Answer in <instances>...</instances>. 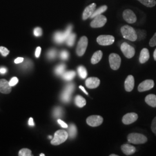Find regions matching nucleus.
<instances>
[{"label":"nucleus","instance_id":"1","mask_svg":"<svg viewBox=\"0 0 156 156\" xmlns=\"http://www.w3.org/2000/svg\"><path fill=\"white\" fill-rule=\"evenodd\" d=\"M121 33L125 39L134 42L137 40L138 37L136 31L132 27L126 25L121 28Z\"/></svg>","mask_w":156,"mask_h":156},{"label":"nucleus","instance_id":"2","mask_svg":"<svg viewBox=\"0 0 156 156\" xmlns=\"http://www.w3.org/2000/svg\"><path fill=\"white\" fill-rule=\"evenodd\" d=\"M68 137V133L64 130H58L57 131L53 139L51 140V144L53 145H59L66 142Z\"/></svg>","mask_w":156,"mask_h":156},{"label":"nucleus","instance_id":"3","mask_svg":"<svg viewBox=\"0 0 156 156\" xmlns=\"http://www.w3.org/2000/svg\"><path fill=\"white\" fill-rule=\"evenodd\" d=\"M128 142L136 145L143 144L147 141V137L143 134L139 133H131L128 135Z\"/></svg>","mask_w":156,"mask_h":156},{"label":"nucleus","instance_id":"4","mask_svg":"<svg viewBox=\"0 0 156 156\" xmlns=\"http://www.w3.org/2000/svg\"><path fill=\"white\" fill-rule=\"evenodd\" d=\"M88 45V39L86 36L82 37L78 42L76 52L78 56H83Z\"/></svg>","mask_w":156,"mask_h":156},{"label":"nucleus","instance_id":"5","mask_svg":"<svg viewBox=\"0 0 156 156\" xmlns=\"http://www.w3.org/2000/svg\"><path fill=\"white\" fill-rule=\"evenodd\" d=\"M72 28V26H69L64 33L57 32L54 36V39L56 43L62 44L65 41H66L68 36L71 33Z\"/></svg>","mask_w":156,"mask_h":156},{"label":"nucleus","instance_id":"6","mask_svg":"<svg viewBox=\"0 0 156 156\" xmlns=\"http://www.w3.org/2000/svg\"><path fill=\"white\" fill-rule=\"evenodd\" d=\"M107 22L106 17L102 15H98L93 18V20L90 23V26L92 28H101Z\"/></svg>","mask_w":156,"mask_h":156},{"label":"nucleus","instance_id":"7","mask_svg":"<svg viewBox=\"0 0 156 156\" xmlns=\"http://www.w3.org/2000/svg\"><path fill=\"white\" fill-rule=\"evenodd\" d=\"M75 89V86L73 83L68 84L62 93L61 99L64 102H68L71 97V95Z\"/></svg>","mask_w":156,"mask_h":156},{"label":"nucleus","instance_id":"8","mask_svg":"<svg viewBox=\"0 0 156 156\" xmlns=\"http://www.w3.org/2000/svg\"><path fill=\"white\" fill-rule=\"evenodd\" d=\"M120 49L122 51L124 55L128 58H131L134 57L135 50L134 48L129 45L127 42H123L120 46Z\"/></svg>","mask_w":156,"mask_h":156},{"label":"nucleus","instance_id":"9","mask_svg":"<svg viewBox=\"0 0 156 156\" xmlns=\"http://www.w3.org/2000/svg\"><path fill=\"white\" fill-rule=\"evenodd\" d=\"M97 42L99 45L108 46L112 45L115 42V38L112 35H102L97 37Z\"/></svg>","mask_w":156,"mask_h":156},{"label":"nucleus","instance_id":"10","mask_svg":"<svg viewBox=\"0 0 156 156\" xmlns=\"http://www.w3.org/2000/svg\"><path fill=\"white\" fill-rule=\"evenodd\" d=\"M110 66L112 69L117 70L121 64V57L116 53H112L109 57Z\"/></svg>","mask_w":156,"mask_h":156},{"label":"nucleus","instance_id":"11","mask_svg":"<svg viewBox=\"0 0 156 156\" xmlns=\"http://www.w3.org/2000/svg\"><path fill=\"white\" fill-rule=\"evenodd\" d=\"M87 124L91 127H97L103 122V118L98 115H93L87 117L86 120Z\"/></svg>","mask_w":156,"mask_h":156},{"label":"nucleus","instance_id":"12","mask_svg":"<svg viewBox=\"0 0 156 156\" xmlns=\"http://www.w3.org/2000/svg\"><path fill=\"white\" fill-rule=\"evenodd\" d=\"M124 20L130 24H133L136 22V16L134 12L131 9H126L123 13Z\"/></svg>","mask_w":156,"mask_h":156},{"label":"nucleus","instance_id":"13","mask_svg":"<svg viewBox=\"0 0 156 156\" xmlns=\"http://www.w3.org/2000/svg\"><path fill=\"white\" fill-rule=\"evenodd\" d=\"M154 86V81L151 79H147L140 84L138 87V90L140 92H144L153 89Z\"/></svg>","mask_w":156,"mask_h":156},{"label":"nucleus","instance_id":"14","mask_svg":"<svg viewBox=\"0 0 156 156\" xmlns=\"http://www.w3.org/2000/svg\"><path fill=\"white\" fill-rule=\"evenodd\" d=\"M138 118V116L135 113H128L126 114L122 119V122L124 124L128 125L134 123Z\"/></svg>","mask_w":156,"mask_h":156},{"label":"nucleus","instance_id":"15","mask_svg":"<svg viewBox=\"0 0 156 156\" xmlns=\"http://www.w3.org/2000/svg\"><path fill=\"white\" fill-rule=\"evenodd\" d=\"M100 84V80L95 77H90L86 80V86L87 88L93 89L98 87Z\"/></svg>","mask_w":156,"mask_h":156},{"label":"nucleus","instance_id":"16","mask_svg":"<svg viewBox=\"0 0 156 156\" xmlns=\"http://www.w3.org/2000/svg\"><path fill=\"white\" fill-rule=\"evenodd\" d=\"M96 8V4L93 3L89 6H87L84 10L82 15V19L83 20H85L89 19L93 15Z\"/></svg>","mask_w":156,"mask_h":156},{"label":"nucleus","instance_id":"17","mask_svg":"<svg viewBox=\"0 0 156 156\" xmlns=\"http://www.w3.org/2000/svg\"><path fill=\"white\" fill-rule=\"evenodd\" d=\"M12 90V86L6 79H0V92L3 94H9Z\"/></svg>","mask_w":156,"mask_h":156},{"label":"nucleus","instance_id":"18","mask_svg":"<svg viewBox=\"0 0 156 156\" xmlns=\"http://www.w3.org/2000/svg\"><path fill=\"white\" fill-rule=\"evenodd\" d=\"M134 84H135V80H134V76L131 75H128L127 78H126L124 83L125 89L128 92L131 91L134 89Z\"/></svg>","mask_w":156,"mask_h":156},{"label":"nucleus","instance_id":"19","mask_svg":"<svg viewBox=\"0 0 156 156\" xmlns=\"http://www.w3.org/2000/svg\"><path fill=\"white\" fill-rule=\"evenodd\" d=\"M121 149L124 154H125L127 156L131 155L136 151L135 147L129 144H124L122 145L121 146Z\"/></svg>","mask_w":156,"mask_h":156},{"label":"nucleus","instance_id":"20","mask_svg":"<svg viewBox=\"0 0 156 156\" xmlns=\"http://www.w3.org/2000/svg\"><path fill=\"white\" fill-rule=\"evenodd\" d=\"M150 58V54L149 50L146 48H144L141 50L140 56V62L141 64L147 62Z\"/></svg>","mask_w":156,"mask_h":156},{"label":"nucleus","instance_id":"21","mask_svg":"<svg viewBox=\"0 0 156 156\" xmlns=\"http://www.w3.org/2000/svg\"><path fill=\"white\" fill-rule=\"evenodd\" d=\"M146 103L149 106L156 108V95L154 94H149L145 98Z\"/></svg>","mask_w":156,"mask_h":156},{"label":"nucleus","instance_id":"22","mask_svg":"<svg viewBox=\"0 0 156 156\" xmlns=\"http://www.w3.org/2000/svg\"><path fill=\"white\" fill-rule=\"evenodd\" d=\"M102 55H103V53L102 51L98 50L95 51L91 57V63L93 64H96L98 62H99L102 57Z\"/></svg>","mask_w":156,"mask_h":156},{"label":"nucleus","instance_id":"23","mask_svg":"<svg viewBox=\"0 0 156 156\" xmlns=\"http://www.w3.org/2000/svg\"><path fill=\"white\" fill-rule=\"evenodd\" d=\"M75 104L79 108H83L86 104V101L80 95H76L75 98Z\"/></svg>","mask_w":156,"mask_h":156},{"label":"nucleus","instance_id":"24","mask_svg":"<svg viewBox=\"0 0 156 156\" xmlns=\"http://www.w3.org/2000/svg\"><path fill=\"white\" fill-rule=\"evenodd\" d=\"M68 136L71 139H73L76 137L77 135V128L75 125L71 124L68 127Z\"/></svg>","mask_w":156,"mask_h":156},{"label":"nucleus","instance_id":"25","mask_svg":"<svg viewBox=\"0 0 156 156\" xmlns=\"http://www.w3.org/2000/svg\"><path fill=\"white\" fill-rule=\"evenodd\" d=\"M107 9H108V6L106 5H103L101 6L98 9L95 10V11L93 13V15L91 16L90 18L91 19H93L95 17L97 16L98 15H101V13H102L106 11Z\"/></svg>","mask_w":156,"mask_h":156},{"label":"nucleus","instance_id":"26","mask_svg":"<svg viewBox=\"0 0 156 156\" xmlns=\"http://www.w3.org/2000/svg\"><path fill=\"white\" fill-rule=\"evenodd\" d=\"M76 73L73 71H69L62 74V78L66 80H71L75 76Z\"/></svg>","mask_w":156,"mask_h":156},{"label":"nucleus","instance_id":"27","mask_svg":"<svg viewBox=\"0 0 156 156\" xmlns=\"http://www.w3.org/2000/svg\"><path fill=\"white\" fill-rule=\"evenodd\" d=\"M144 5L149 8H151L156 5V0H137Z\"/></svg>","mask_w":156,"mask_h":156},{"label":"nucleus","instance_id":"28","mask_svg":"<svg viewBox=\"0 0 156 156\" xmlns=\"http://www.w3.org/2000/svg\"><path fill=\"white\" fill-rule=\"evenodd\" d=\"M76 39V34L74 33H71L66 39L67 45L69 46H73L74 45Z\"/></svg>","mask_w":156,"mask_h":156},{"label":"nucleus","instance_id":"29","mask_svg":"<svg viewBox=\"0 0 156 156\" xmlns=\"http://www.w3.org/2000/svg\"><path fill=\"white\" fill-rule=\"evenodd\" d=\"M78 72L79 75L82 79H85L87 75V70L83 66H79L78 67Z\"/></svg>","mask_w":156,"mask_h":156},{"label":"nucleus","instance_id":"30","mask_svg":"<svg viewBox=\"0 0 156 156\" xmlns=\"http://www.w3.org/2000/svg\"><path fill=\"white\" fill-rule=\"evenodd\" d=\"M65 69H66V65L64 64L59 65L56 67L55 69V73L57 75H61L64 73Z\"/></svg>","mask_w":156,"mask_h":156},{"label":"nucleus","instance_id":"31","mask_svg":"<svg viewBox=\"0 0 156 156\" xmlns=\"http://www.w3.org/2000/svg\"><path fill=\"white\" fill-rule=\"evenodd\" d=\"M19 156H31L32 152L28 149H22L19 152Z\"/></svg>","mask_w":156,"mask_h":156},{"label":"nucleus","instance_id":"32","mask_svg":"<svg viewBox=\"0 0 156 156\" xmlns=\"http://www.w3.org/2000/svg\"><path fill=\"white\" fill-rule=\"evenodd\" d=\"M62 109L60 107H57L53 111V115L56 118L61 117L62 115Z\"/></svg>","mask_w":156,"mask_h":156},{"label":"nucleus","instance_id":"33","mask_svg":"<svg viewBox=\"0 0 156 156\" xmlns=\"http://www.w3.org/2000/svg\"><path fill=\"white\" fill-rule=\"evenodd\" d=\"M57 55V51L55 49H51L48 51L47 56L49 59H54Z\"/></svg>","mask_w":156,"mask_h":156},{"label":"nucleus","instance_id":"34","mask_svg":"<svg viewBox=\"0 0 156 156\" xmlns=\"http://www.w3.org/2000/svg\"><path fill=\"white\" fill-rule=\"evenodd\" d=\"M137 37H138V38L139 40H142V39H144L146 37V32L145 31H143V30H137Z\"/></svg>","mask_w":156,"mask_h":156},{"label":"nucleus","instance_id":"35","mask_svg":"<svg viewBox=\"0 0 156 156\" xmlns=\"http://www.w3.org/2000/svg\"><path fill=\"white\" fill-rule=\"evenodd\" d=\"M0 53L4 57H6V56H8L9 55V50H8L5 47L1 46L0 47Z\"/></svg>","mask_w":156,"mask_h":156},{"label":"nucleus","instance_id":"36","mask_svg":"<svg viewBox=\"0 0 156 156\" xmlns=\"http://www.w3.org/2000/svg\"><path fill=\"white\" fill-rule=\"evenodd\" d=\"M69 57V53L66 50H63L60 53V58L62 60H67Z\"/></svg>","mask_w":156,"mask_h":156},{"label":"nucleus","instance_id":"37","mask_svg":"<svg viewBox=\"0 0 156 156\" xmlns=\"http://www.w3.org/2000/svg\"><path fill=\"white\" fill-rule=\"evenodd\" d=\"M34 34L36 37H40L42 35V30L40 27H37L34 30Z\"/></svg>","mask_w":156,"mask_h":156},{"label":"nucleus","instance_id":"38","mask_svg":"<svg viewBox=\"0 0 156 156\" xmlns=\"http://www.w3.org/2000/svg\"><path fill=\"white\" fill-rule=\"evenodd\" d=\"M149 45L151 47H154L156 46V33L154 34L153 37L150 40Z\"/></svg>","mask_w":156,"mask_h":156},{"label":"nucleus","instance_id":"39","mask_svg":"<svg viewBox=\"0 0 156 156\" xmlns=\"http://www.w3.org/2000/svg\"><path fill=\"white\" fill-rule=\"evenodd\" d=\"M151 128L153 133L156 134V117H154L152 121Z\"/></svg>","mask_w":156,"mask_h":156},{"label":"nucleus","instance_id":"40","mask_svg":"<svg viewBox=\"0 0 156 156\" xmlns=\"http://www.w3.org/2000/svg\"><path fill=\"white\" fill-rule=\"evenodd\" d=\"M18 82H19L18 79H17L16 77H13V78H12L9 83L10 86L12 87V86H15V85L18 83Z\"/></svg>","mask_w":156,"mask_h":156},{"label":"nucleus","instance_id":"41","mask_svg":"<svg viewBox=\"0 0 156 156\" xmlns=\"http://www.w3.org/2000/svg\"><path fill=\"white\" fill-rule=\"evenodd\" d=\"M57 122H58V124L62 126V127H63V128H68V125H67V124L66 123H64L63 121H62V120L58 119V120H57Z\"/></svg>","mask_w":156,"mask_h":156},{"label":"nucleus","instance_id":"42","mask_svg":"<svg viewBox=\"0 0 156 156\" xmlns=\"http://www.w3.org/2000/svg\"><path fill=\"white\" fill-rule=\"evenodd\" d=\"M41 48L38 46V48H37L36 50H35V57L37 58L39 57L40 54H41Z\"/></svg>","mask_w":156,"mask_h":156},{"label":"nucleus","instance_id":"43","mask_svg":"<svg viewBox=\"0 0 156 156\" xmlns=\"http://www.w3.org/2000/svg\"><path fill=\"white\" fill-rule=\"evenodd\" d=\"M24 61V58L23 57H18L16 59H15V63L16 64H19V63H22Z\"/></svg>","mask_w":156,"mask_h":156},{"label":"nucleus","instance_id":"44","mask_svg":"<svg viewBox=\"0 0 156 156\" xmlns=\"http://www.w3.org/2000/svg\"><path fill=\"white\" fill-rule=\"evenodd\" d=\"M6 71H7V70H6V69L5 67L0 68V73L4 74V73H6Z\"/></svg>","mask_w":156,"mask_h":156},{"label":"nucleus","instance_id":"45","mask_svg":"<svg viewBox=\"0 0 156 156\" xmlns=\"http://www.w3.org/2000/svg\"><path fill=\"white\" fill-rule=\"evenodd\" d=\"M28 124L31 126H34V123L33 119L32 117H30L29 120H28Z\"/></svg>","mask_w":156,"mask_h":156},{"label":"nucleus","instance_id":"46","mask_svg":"<svg viewBox=\"0 0 156 156\" xmlns=\"http://www.w3.org/2000/svg\"><path fill=\"white\" fill-rule=\"evenodd\" d=\"M79 88H80V89L82 90L83 91L84 93L86 94H88V93H87V92L86 91V90H85V89L84 88V87H83L82 86H79Z\"/></svg>","mask_w":156,"mask_h":156},{"label":"nucleus","instance_id":"47","mask_svg":"<svg viewBox=\"0 0 156 156\" xmlns=\"http://www.w3.org/2000/svg\"><path fill=\"white\" fill-rule=\"evenodd\" d=\"M153 57H154V60L156 61V49L154 50V53H153Z\"/></svg>","mask_w":156,"mask_h":156},{"label":"nucleus","instance_id":"48","mask_svg":"<svg viewBox=\"0 0 156 156\" xmlns=\"http://www.w3.org/2000/svg\"><path fill=\"white\" fill-rule=\"evenodd\" d=\"M110 156H117V155H116V154H112L110 155Z\"/></svg>","mask_w":156,"mask_h":156},{"label":"nucleus","instance_id":"49","mask_svg":"<svg viewBox=\"0 0 156 156\" xmlns=\"http://www.w3.org/2000/svg\"><path fill=\"white\" fill-rule=\"evenodd\" d=\"M45 156V154H40V156Z\"/></svg>","mask_w":156,"mask_h":156},{"label":"nucleus","instance_id":"50","mask_svg":"<svg viewBox=\"0 0 156 156\" xmlns=\"http://www.w3.org/2000/svg\"><path fill=\"white\" fill-rule=\"evenodd\" d=\"M49 139H51V138H52V136H49Z\"/></svg>","mask_w":156,"mask_h":156}]
</instances>
